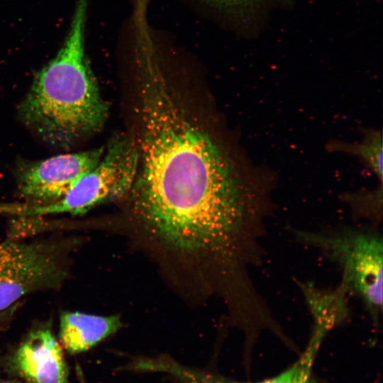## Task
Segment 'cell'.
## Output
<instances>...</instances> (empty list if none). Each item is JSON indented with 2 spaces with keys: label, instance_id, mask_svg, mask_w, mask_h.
I'll use <instances>...</instances> for the list:
<instances>
[{
  "label": "cell",
  "instance_id": "cell-1",
  "mask_svg": "<svg viewBox=\"0 0 383 383\" xmlns=\"http://www.w3.org/2000/svg\"><path fill=\"white\" fill-rule=\"evenodd\" d=\"M137 62L139 164L116 229L169 274L234 273L262 248L275 177L238 166L178 102L156 57Z\"/></svg>",
  "mask_w": 383,
  "mask_h": 383
},
{
  "label": "cell",
  "instance_id": "cell-2",
  "mask_svg": "<svg viewBox=\"0 0 383 383\" xmlns=\"http://www.w3.org/2000/svg\"><path fill=\"white\" fill-rule=\"evenodd\" d=\"M87 0H77L70 28L57 55L35 75L18 107L22 123L60 148L99 131L107 116L84 50Z\"/></svg>",
  "mask_w": 383,
  "mask_h": 383
},
{
  "label": "cell",
  "instance_id": "cell-3",
  "mask_svg": "<svg viewBox=\"0 0 383 383\" xmlns=\"http://www.w3.org/2000/svg\"><path fill=\"white\" fill-rule=\"evenodd\" d=\"M300 243L318 250L342 273L340 284L363 302L373 323L382 315V237L377 226H342L318 231L292 228Z\"/></svg>",
  "mask_w": 383,
  "mask_h": 383
},
{
  "label": "cell",
  "instance_id": "cell-4",
  "mask_svg": "<svg viewBox=\"0 0 383 383\" xmlns=\"http://www.w3.org/2000/svg\"><path fill=\"white\" fill-rule=\"evenodd\" d=\"M138 164L136 141L126 135H116L99 163L61 199L45 204L1 205L0 212L25 216L83 213L103 203L124 199L133 187Z\"/></svg>",
  "mask_w": 383,
  "mask_h": 383
},
{
  "label": "cell",
  "instance_id": "cell-5",
  "mask_svg": "<svg viewBox=\"0 0 383 383\" xmlns=\"http://www.w3.org/2000/svg\"><path fill=\"white\" fill-rule=\"evenodd\" d=\"M62 245L54 241L0 243V311L22 296L55 287L67 271Z\"/></svg>",
  "mask_w": 383,
  "mask_h": 383
},
{
  "label": "cell",
  "instance_id": "cell-6",
  "mask_svg": "<svg viewBox=\"0 0 383 383\" xmlns=\"http://www.w3.org/2000/svg\"><path fill=\"white\" fill-rule=\"evenodd\" d=\"M104 150L101 147L21 164L16 170L20 196L28 204L57 201L99 163Z\"/></svg>",
  "mask_w": 383,
  "mask_h": 383
},
{
  "label": "cell",
  "instance_id": "cell-7",
  "mask_svg": "<svg viewBox=\"0 0 383 383\" xmlns=\"http://www.w3.org/2000/svg\"><path fill=\"white\" fill-rule=\"evenodd\" d=\"M14 362L27 383H67L62 348L48 329L29 335L16 350Z\"/></svg>",
  "mask_w": 383,
  "mask_h": 383
},
{
  "label": "cell",
  "instance_id": "cell-8",
  "mask_svg": "<svg viewBox=\"0 0 383 383\" xmlns=\"http://www.w3.org/2000/svg\"><path fill=\"white\" fill-rule=\"evenodd\" d=\"M122 325L118 315L64 313L60 316V337L68 352L79 353L89 350L116 333Z\"/></svg>",
  "mask_w": 383,
  "mask_h": 383
},
{
  "label": "cell",
  "instance_id": "cell-9",
  "mask_svg": "<svg viewBox=\"0 0 383 383\" xmlns=\"http://www.w3.org/2000/svg\"><path fill=\"white\" fill-rule=\"evenodd\" d=\"M318 351L307 346L299 360L280 374L259 382H241L205 370L184 365L179 370L181 383H315L311 368Z\"/></svg>",
  "mask_w": 383,
  "mask_h": 383
},
{
  "label": "cell",
  "instance_id": "cell-10",
  "mask_svg": "<svg viewBox=\"0 0 383 383\" xmlns=\"http://www.w3.org/2000/svg\"><path fill=\"white\" fill-rule=\"evenodd\" d=\"M362 139L359 143H348L333 140L326 144V149L331 152L348 154L360 159L377 177L382 183V134L380 130L364 128L361 131Z\"/></svg>",
  "mask_w": 383,
  "mask_h": 383
},
{
  "label": "cell",
  "instance_id": "cell-11",
  "mask_svg": "<svg viewBox=\"0 0 383 383\" xmlns=\"http://www.w3.org/2000/svg\"><path fill=\"white\" fill-rule=\"evenodd\" d=\"M219 9L236 11L251 6L260 0H204Z\"/></svg>",
  "mask_w": 383,
  "mask_h": 383
},
{
  "label": "cell",
  "instance_id": "cell-12",
  "mask_svg": "<svg viewBox=\"0 0 383 383\" xmlns=\"http://www.w3.org/2000/svg\"><path fill=\"white\" fill-rule=\"evenodd\" d=\"M0 383H14V382H0Z\"/></svg>",
  "mask_w": 383,
  "mask_h": 383
}]
</instances>
